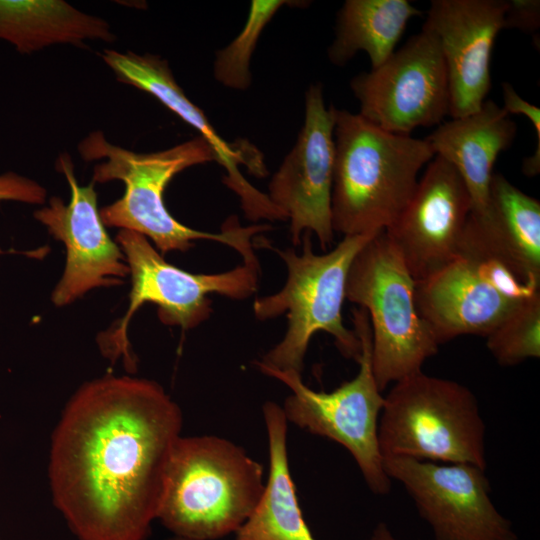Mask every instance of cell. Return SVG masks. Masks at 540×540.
<instances>
[{"mask_svg": "<svg viewBox=\"0 0 540 540\" xmlns=\"http://www.w3.org/2000/svg\"><path fill=\"white\" fill-rule=\"evenodd\" d=\"M182 425L151 380L107 375L76 391L52 434L49 481L79 540H147Z\"/></svg>", "mask_w": 540, "mask_h": 540, "instance_id": "cell-1", "label": "cell"}, {"mask_svg": "<svg viewBox=\"0 0 540 540\" xmlns=\"http://www.w3.org/2000/svg\"><path fill=\"white\" fill-rule=\"evenodd\" d=\"M84 160L104 159L93 169L92 182L120 180L124 195L100 211L104 225L132 230L150 238L167 253L187 251L195 240H212L236 250L243 262H256L252 238L268 225L240 226L227 221L221 232L211 233L187 227L167 210L164 191L178 173L194 165L215 160V154L202 137L153 153H136L109 143L101 131L91 132L78 145Z\"/></svg>", "mask_w": 540, "mask_h": 540, "instance_id": "cell-2", "label": "cell"}, {"mask_svg": "<svg viewBox=\"0 0 540 540\" xmlns=\"http://www.w3.org/2000/svg\"><path fill=\"white\" fill-rule=\"evenodd\" d=\"M334 232L374 235L391 227L435 154L424 139L385 131L359 113L334 110Z\"/></svg>", "mask_w": 540, "mask_h": 540, "instance_id": "cell-3", "label": "cell"}, {"mask_svg": "<svg viewBox=\"0 0 540 540\" xmlns=\"http://www.w3.org/2000/svg\"><path fill=\"white\" fill-rule=\"evenodd\" d=\"M265 488L263 466L215 435L179 437L157 519L175 536L214 540L237 532Z\"/></svg>", "mask_w": 540, "mask_h": 540, "instance_id": "cell-4", "label": "cell"}, {"mask_svg": "<svg viewBox=\"0 0 540 540\" xmlns=\"http://www.w3.org/2000/svg\"><path fill=\"white\" fill-rule=\"evenodd\" d=\"M374 235L344 236L323 254L313 251L310 232L303 234L299 254L292 248H273L287 267V279L278 292L256 298L253 312L259 320L287 312L288 327L281 341L255 362L257 367L301 374L309 342L318 331L329 333L342 355L357 361L359 339L344 325L342 306L350 265Z\"/></svg>", "mask_w": 540, "mask_h": 540, "instance_id": "cell-5", "label": "cell"}, {"mask_svg": "<svg viewBox=\"0 0 540 540\" xmlns=\"http://www.w3.org/2000/svg\"><path fill=\"white\" fill-rule=\"evenodd\" d=\"M540 294L492 249L469 214L455 257L415 282L417 311L438 345L487 334L523 302Z\"/></svg>", "mask_w": 540, "mask_h": 540, "instance_id": "cell-6", "label": "cell"}, {"mask_svg": "<svg viewBox=\"0 0 540 540\" xmlns=\"http://www.w3.org/2000/svg\"><path fill=\"white\" fill-rule=\"evenodd\" d=\"M486 427L474 393L422 371L395 382L378 424L382 457L472 464L486 469Z\"/></svg>", "mask_w": 540, "mask_h": 540, "instance_id": "cell-7", "label": "cell"}, {"mask_svg": "<svg viewBox=\"0 0 540 540\" xmlns=\"http://www.w3.org/2000/svg\"><path fill=\"white\" fill-rule=\"evenodd\" d=\"M415 280L385 231L354 257L345 296L367 313L372 338V371L382 392L390 383L422 371L438 343L415 304Z\"/></svg>", "mask_w": 540, "mask_h": 540, "instance_id": "cell-8", "label": "cell"}, {"mask_svg": "<svg viewBox=\"0 0 540 540\" xmlns=\"http://www.w3.org/2000/svg\"><path fill=\"white\" fill-rule=\"evenodd\" d=\"M354 332L359 339V371L350 381L331 392L306 386L295 371L257 367L290 390L282 410L288 422L345 447L354 458L368 486L376 495H387L391 479L383 467L379 448L378 424L384 405L372 371V338L367 313L353 311Z\"/></svg>", "mask_w": 540, "mask_h": 540, "instance_id": "cell-9", "label": "cell"}, {"mask_svg": "<svg viewBox=\"0 0 540 540\" xmlns=\"http://www.w3.org/2000/svg\"><path fill=\"white\" fill-rule=\"evenodd\" d=\"M116 240L131 274L130 303L117 328L111 332L109 342L102 344V348L113 358L124 354L132 367L134 360L126 332L131 317L144 303L158 307V317L163 324L191 329L210 316L208 295L215 293L241 300L257 290L259 263L243 262L225 272L194 274L168 263L140 233L121 229Z\"/></svg>", "mask_w": 540, "mask_h": 540, "instance_id": "cell-10", "label": "cell"}, {"mask_svg": "<svg viewBox=\"0 0 540 540\" xmlns=\"http://www.w3.org/2000/svg\"><path fill=\"white\" fill-rule=\"evenodd\" d=\"M359 114L377 127L411 135L449 116L446 66L436 36L422 27L379 67L350 82Z\"/></svg>", "mask_w": 540, "mask_h": 540, "instance_id": "cell-11", "label": "cell"}, {"mask_svg": "<svg viewBox=\"0 0 540 540\" xmlns=\"http://www.w3.org/2000/svg\"><path fill=\"white\" fill-rule=\"evenodd\" d=\"M383 467L403 485L436 540H517L491 500L485 470L398 456L383 457Z\"/></svg>", "mask_w": 540, "mask_h": 540, "instance_id": "cell-12", "label": "cell"}, {"mask_svg": "<svg viewBox=\"0 0 540 540\" xmlns=\"http://www.w3.org/2000/svg\"><path fill=\"white\" fill-rule=\"evenodd\" d=\"M334 110L324 103L322 85H310L297 141L268 186L267 196L290 222L295 246L305 232L314 233L322 249L333 241Z\"/></svg>", "mask_w": 540, "mask_h": 540, "instance_id": "cell-13", "label": "cell"}, {"mask_svg": "<svg viewBox=\"0 0 540 540\" xmlns=\"http://www.w3.org/2000/svg\"><path fill=\"white\" fill-rule=\"evenodd\" d=\"M57 168L70 186V202L65 204L53 196L48 206L34 212V217L66 248L65 270L51 297L53 304L61 307L91 289L122 284L130 270L121 248L105 230L95 183L79 186L69 155L59 156Z\"/></svg>", "mask_w": 540, "mask_h": 540, "instance_id": "cell-14", "label": "cell"}, {"mask_svg": "<svg viewBox=\"0 0 540 540\" xmlns=\"http://www.w3.org/2000/svg\"><path fill=\"white\" fill-rule=\"evenodd\" d=\"M471 209L460 174L435 156L400 216L385 230L415 282L455 257Z\"/></svg>", "mask_w": 540, "mask_h": 540, "instance_id": "cell-15", "label": "cell"}, {"mask_svg": "<svg viewBox=\"0 0 540 540\" xmlns=\"http://www.w3.org/2000/svg\"><path fill=\"white\" fill-rule=\"evenodd\" d=\"M507 0H433L423 28L437 38L448 77L451 118L479 110L491 88L494 42Z\"/></svg>", "mask_w": 540, "mask_h": 540, "instance_id": "cell-16", "label": "cell"}, {"mask_svg": "<svg viewBox=\"0 0 540 540\" xmlns=\"http://www.w3.org/2000/svg\"><path fill=\"white\" fill-rule=\"evenodd\" d=\"M516 123L493 100L463 117L441 123L425 140L435 156L448 161L462 177L472 202V212L482 213L489 201L493 166L516 136Z\"/></svg>", "mask_w": 540, "mask_h": 540, "instance_id": "cell-17", "label": "cell"}, {"mask_svg": "<svg viewBox=\"0 0 540 540\" xmlns=\"http://www.w3.org/2000/svg\"><path fill=\"white\" fill-rule=\"evenodd\" d=\"M101 57L119 81L153 95L200 133L212 148L215 161L225 169L223 179L227 184L236 185L243 181L239 166H250V148L246 143L229 144L217 134L203 111L177 84L166 60L152 54L121 53L110 49L104 50Z\"/></svg>", "mask_w": 540, "mask_h": 540, "instance_id": "cell-18", "label": "cell"}, {"mask_svg": "<svg viewBox=\"0 0 540 540\" xmlns=\"http://www.w3.org/2000/svg\"><path fill=\"white\" fill-rule=\"evenodd\" d=\"M269 449V473L259 503L236 532L235 540H315L297 499L287 451L288 421L282 407H263Z\"/></svg>", "mask_w": 540, "mask_h": 540, "instance_id": "cell-19", "label": "cell"}, {"mask_svg": "<svg viewBox=\"0 0 540 540\" xmlns=\"http://www.w3.org/2000/svg\"><path fill=\"white\" fill-rule=\"evenodd\" d=\"M492 249L527 279L540 283V202L494 173L487 208L471 211Z\"/></svg>", "mask_w": 540, "mask_h": 540, "instance_id": "cell-20", "label": "cell"}, {"mask_svg": "<svg viewBox=\"0 0 540 540\" xmlns=\"http://www.w3.org/2000/svg\"><path fill=\"white\" fill-rule=\"evenodd\" d=\"M105 20L83 13L61 0H0V39L20 53L54 44L112 41Z\"/></svg>", "mask_w": 540, "mask_h": 540, "instance_id": "cell-21", "label": "cell"}, {"mask_svg": "<svg viewBox=\"0 0 540 540\" xmlns=\"http://www.w3.org/2000/svg\"><path fill=\"white\" fill-rule=\"evenodd\" d=\"M420 15L407 0H347L337 15L329 60L342 66L363 51L375 69L394 53L409 20Z\"/></svg>", "mask_w": 540, "mask_h": 540, "instance_id": "cell-22", "label": "cell"}, {"mask_svg": "<svg viewBox=\"0 0 540 540\" xmlns=\"http://www.w3.org/2000/svg\"><path fill=\"white\" fill-rule=\"evenodd\" d=\"M486 345L501 366L540 357V294L523 302L486 336Z\"/></svg>", "mask_w": 540, "mask_h": 540, "instance_id": "cell-23", "label": "cell"}, {"mask_svg": "<svg viewBox=\"0 0 540 540\" xmlns=\"http://www.w3.org/2000/svg\"><path fill=\"white\" fill-rule=\"evenodd\" d=\"M285 0H253L239 35L216 55L214 77L226 87L245 90L251 83L249 63L258 38Z\"/></svg>", "mask_w": 540, "mask_h": 540, "instance_id": "cell-24", "label": "cell"}, {"mask_svg": "<svg viewBox=\"0 0 540 540\" xmlns=\"http://www.w3.org/2000/svg\"><path fill=\"white\" fill-rule=\"evenodd\" d=\"M501 86L504 101L503 108L509 115H524L532 123L537 135V146L534 153L525 158L522 163V172L526 176L534 177L540 172V109L523 99L511 84L503 82Z\"/></svg>", "mask_w": 540, "mask_h": 540, "instance_id": "cell-25", "label": "cell"}, {"mask_svg": "<svg viewBox=\"0 0 540 540\" xmlns=\"http://www.w3.org/2000/svg\"><path fill=\"white\" fill-rule=\"evenodd\" d=\"M46 198V190L36 181L15 172L0 175V200H12L30 204H42ZM9 251L0 249V254Z\"/></svg>", "mask_w": 540, "mask_h": 540, "instance_id": "cell-26", "label": "cell"}, {"mask_svg": "<svg viewBox=\"0 0 540 540\" xmlns=\"http://www.w3.org/2000/svg\"><path fill=\"white\" fill-rule=\"evenodd\" d=\"M540 27L539 0H508L504 29H519L534 34Z\"/></svg>", "mask_w": 540, "mask_h": 540, "instance_id": "cell-27", "label": "cell"}, {"mask_svg": "<svg viewBox=\"0 0 540 540\" xmlns=\"http://www.w3.org/2000/svg\"><path fill=\"white\" fill-rule=\"evenodd\" d=\"M370 540H397L384 523L376 526Z\"/></svg>", "mask_w": 540, "mask_h": 540, "instance_id": "cell-28", "label": "cell"}, {"mask_svg": "<svg viewBox=\"0 0 540 540\" xmlns=\"http://www.w3.org/2000/svg\"><path fill=\"white\" fill-rule=\"evenodd\" d=\"M168 540H188V539L174 536L173 538H170V539H168Z\"/></svg>", "mask_w": 540, "mask_h": 540, "instance_id": "cell-29", "label": "cell"}]
</instances>
